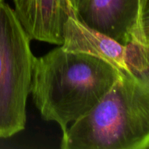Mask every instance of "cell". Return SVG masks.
Listing matches in <instances>:
<instances>
[{
	"instance_id": "cell-1",
	"label": "cell",
	"mask_w": 149,
	"mask_h": 149,
	"mask_svg": "<svg viewBox=\"0 0 149 149\" xmlns=\"http://www.w3.org/2000/svg\"><path fill=\"white\" fill-rule=\"evenodd\" d=\"M122 73L103 60L59 47L35 57L30 93L45 120L62 132L93 109Z\"/></svg>"
},
{
	"instance_id": "cell-2",
	"label": "cell",
	"mask_w": 149,
	"mask_h": 149,
	"mask_svg": "<svg viewBox=\"0 0 149 149\" xmlns=\"http://www.w3.org/2000/svg\"><path fill=\"white\" fill-rule=\"evenodd\" d=\"M63 149H148L149 82L122 74L99 103L63 132Z\"/></svg>"
},
{
	"instance_id": "cell-3",
	"label": "cell",
	"mask_w": 149,
	"mask_h": 149,
	"mask_svg": "<svg viewBox=\"0 0 149 149\" xmlns=\"http://www.w3.org/2000/svg\"><path fill=\"white\" fill-rule=\"evenodd\" d=\"M30 41L14 10L0 1V138L25 128L35 59Z\"/></svg>"
},
{
	"instance_id": "cell-4",
	"label": "cell",
	"mask_w": 149,
	"mask_h": 149,
	"mask_svg": "<svg viewBox=\"0 0 149 149\" xmlns=\"http://www.w3.org/2000/svg\"><path fill=\"white\" fill-rule=\"evenodd\" d=\"M148 0H76L81 23L121 45L132 39L143 4Z\"/></svg>"
},
{
	"instance_id": "cell-5",
	"label": "cell",
	"mask_w": 149,
	"mask_h": 149,
	"mask_svg": "<svg viewBox=\"0 0 149 149\" xmlns=\"http://www.w3.org/2000/svg\"><path fill=\"white\" fill-rule=\"evenodd\" d=\"M14 13L29 39L61 45L63 26L76 17V0H13Z\"/></svg>"
},
{
	"instance_id": "cell-6",
	"label": "cell",
	"mask_w": 149,
	"mask_h": 149,
	"mask_svg": "<svg viewBox=\"0 0 149 149\" xmlns=\"http://www.w3.org/2000/svg\"><path fill=\"white\" fill-rule=\"evenodd\" d=\"M61 47L68 52L85 53L100 58L122 74L132 75L125 63V47L85 26L75 17H69L64 24Z\"/></svg>"
},
{
	"instance_id": "cell-7",
	"label": "cell",
	"mask_w": 149,
	"mask_h": 149,
	"mask_svg": "<svg viewBox=\"0 0 149 149\" xmlns=\"http://www.w3.org/2000/svg\"><path fill=\"white\" fill-rule=\"evenodd\" d=\"M4 1V0H0V1Z\"/></svg>"
}]
</instances>
